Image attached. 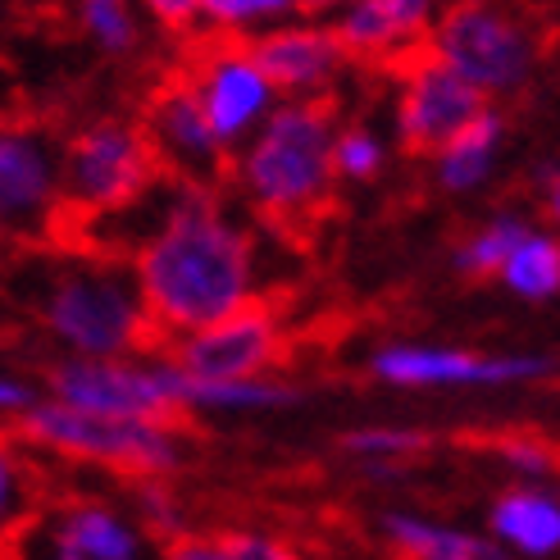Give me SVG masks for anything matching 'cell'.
<instances>
[{
  "instance_id": "1",
  "label": "cell",
  "mask_w": 560,
  "mask_h": 560,
  "mask_svg": "<svg viewBox=\"0 0 560 560\" xmlns=\"http://www.w3.org/2000/svg\"><path fill=\"white\" fill-rule=\"evenodd\" d=\"M115 214H132L142 223L96 219L82 223L73 237L128 260L160 347L260 296L256 237L229 210L219 187L160 174L132 206Z\"/></svg>"
},
{
  "instance_id": "2",
  "label": "cell",
  "mask_w": 560,
  "mask_h": 560,
  "mask_svg": "<svg viewBox=\"0 0 560 560\" xmlns=\"http://www.w3.org/2000/svg\"><path fill=\"white\" fill-rule=\"evenodd\" d=\"M0 283L65 355H137L160 347L128 260L78 237L0 250Z\"/></svg>"
},
{
  "instance_id": "3",
  "label": "cell",
  "mask_w": 560,
  "mask_h": 560,
  "mask_svg": "<svg viewBox=\"0 0 560 560\" xmlns=\"http://www.w3.org/2000/svg\"><path fill=\"white\" fill-rule=\"evenodd\" d=\"M338 105L324 101H278L265 124L229 160V183L265 223H311L332 196V137Z\"/></svg>"
},
{
  "instance_id": "4",
  "label": "cell",
  "mask_w": 560,
  "mask_h": 560,
  "mask_svg": "<svg viewBox=\"0 0 560 560\" xmlns=\"http://www.w3.org/2000/svg\"><path fill=\"white\" fill-rule=\"evenodd\" d=\"M19 438L42 456L109 469L119 479H174L187 460V438L178 424H151V419H105L50 401L46 392L37 406L19 419Z\"/></svg>"
},
{
  "instance_id": "5",
  "label": "cell",
  "mask_w": 560,
  "mask_h": 560,
  "mask_svg": "<svg viewBox=\"0 0 560 560\" xmlns=\"http://www.w3.org/2000/svg\"><path fill=\"white\" fill-rule=\"evenodd\" d=\"M424 50L497 105L534 82L542 37L515 0H452L442 5Z\"/></svg>"
},
{
  "instance_id": "6",
  "label": "cell",
  "mask_w": 560,
  "mask_h": 560,
  "mask_svg": "<svg viewBox=\"0 0 560 560\" xmlns=\"http://www.w3.org/2000/svg\"><path fill=\"white\" fill-rule=\"evenodd\" d=\"M160 178L155 151L137 119H92L60 137V206L65 237L132 206Z\"/></svg>"
},
{
  "instance_id": "7",
  "label": "cell",
  "mask_w": 560,
  "mask_h": 560,
  "mask_svg": "<svg viewBox=\"0 0 560 560\" xmlns=\"http://www.w3.org/2000/svg\"><path fill=\"white\" fill-rule=\"evenodd\" d=\"M46 397L105 419L178 424L187 415L183 374L164 347L137 355H60L46 370Z\"/></svg>"
},
{
  "instance_id": "8",
  "label": "cell",
  "mask_w": 560,
  "mask_h": 560,
  "mask_svg": "<svg viewBox=\"0 0 560 560\" xmlns=\"http://www.w3.org/2000/svg\"><path fill=\"white\" fill-rule=\"evenodd\" d=\"M65 237L60 137L37 119H0V250Z\"/></svg>"
},
{
  "instance_id": "9",
  "label": "cell",
  "mask_w": 560,
  "mask_h": 560,
  "mask_svg": "<svg viewBox=\"0 0 560 560\" xmlns=\"http://www.w3.org/2000/svg\"><path fill=\"white\" fill-rule=\"evenodd\" d=\"M19 560H155V542L128 506L73 492L46 497L37 520L14 547Z\"/></svg>"
},
{
  "instance_id": "10",
  "label": "cell",
  "mask_w": 560,
  "mask_h": 560,
  "mask_svg": "<svg viewBox=\"0 0 560 560\" xmlns=\"http://www.w3.org/2000/svg\"><path fill=\"white\" fill-rule=\"evenodd\" d=\"M183 78L191 82V92H196V101H201L214 137L229 151H237L246 137L265 124L269 109L278 105L273 82L256 65L246 37L210 33L201 46L187 55Z\"/></svg>"
},
{
  "instance_id": "11",
  "label": "cell",
  "mask_w": 560,
  "mask_h": 560,
  "mask_svg": "<svg viewBox=\"0 0 560 560\" xmlns=\"http://www.w3.org/2000/svg\"><path fill=\"white\" fill-rule=\"evenodd\" d=\"M164 355L183 370V378L214 383V378H260L273 374L288 355V328L269 301H246L233 315H223L196 332L164 342Z\"/></svg>"
},
{
  "instance_id": "12",
  "label": "cell",
  "mask_w": 560,
  "mask_h": 560,
  "mask_svg": "<svg viewBox=\"0 0 560 560\" xmlns=\"http://www.w3.org/2000/svg\"><path fill=\"white\" fill-rule=\"evenodd\" d=\"M137 124H142L164 178L196 183V187H223L229 183L233 151L214 137V128H210L201 101H196V92H191V82L183 78V69L155 82Z\"/></svg>"
},
{
  "instance_id": "13",
  "label": "cell",
  "mask_w": 560,
  "mask_h": 560,
  "mask_svg": "<svg viewBox=\"0 0 560 560\" xmlns=\"http://www.w3.org/2000/svg\"><path fill=\"white\" fill-rule=\"evenodd\" d=\"M556 365L547 355L469 351L429 342H387L370 355V374L387 387H520L538 383Z\"/></svg>"
},
{
  "instance_id": "14",
  "label": "cell",
  "mask_w": 560,
  "mask_h": 560,
  "mask_svg": "<svg viewBox=\"0 0 560 560\" xmlns=\"http://www.w3.org/2000/svg\"><path fill=\"white\" fill-rule=\"evenodd\" d=\"M397 109H392V128H397V147L406 155H433L446 137H456L483 105V92L433 60L429 50H415L410 60L397 65Z\"/></svg>"
},
{
  "instance_id": "15",
  "label": "cell",
  "mask_w": 560,
  "mask_h": 560,
  "mask_svg": "<svg viewBox=\"0 0 560 560\" xmlns=\"http://www.w3.org/2000/svg\"><path fill=\"white\" fill-rule=\"evenodd\" d=\"M256 65L273 82L278 101H324L338 88V78L347 69V55L332 37L328 19H283L273 27L246 37Z\"/></svg>"
},
{
  "instance_id": "16",
  "label": "cell",
  "mask_w": 560,
  "mask_h": 560,
  "mask_svg": "<svg viewBox=\"0 0 560 560\" xmlns=\"http://www.w3.org/2000/svg\"><path fill=\"white\" fill-rule=\"evenodd\" d=\"M442 0H351L328 19L347 65H401L424 50Z\"/></svg>"
},
{
  "instance_id": "17",
  "label": "cell",
  "mask_w": 560,
  "mask_h": 560,
  "mask_svg": "<svg viewBox=\"0 0 560 560\" xmlns=\"http://www.w3.org/2000/svg\"><path fill=\"white\" fill-rule=\"evenodd\" d=\"M488 534L515 560H551L560 556V497L542 483L506 488L488 511Z\"/></svg>"
},
{
  "instance_id": "18",
  "label": "cell",
  "mask_w": 560,
  "mask_h": 560,
  "mask_svg": "<svg viewBox=\"0 0 560 560\" xmlns=\"http://www.w3.org/2000/svg\"><path fill=\"white\" fill-rule=\"evenodd\" d=\"M378 534L401 560H515L492 534H474L419 511H387L378 520Z\"/></svg>"
},
{
  "instance_id": "19",
  "label": "cell",
  "mask_w": 560,
  "mask_h": 560,
  "mask_svg": "<svg viewBox=\"0 0 560 560\" xmlns=\"http://www.w3.org/2000/svg\"><path fill=\"white\" fill-rule=\"evenodd\" d=\"M501 147H506V115L497 105H483L456 137L429 155L433 160V178L442 191L465 196V191H479L488 183V174L497 170Z\"/></svg>"
},
{
  "instance_id": "20",
  "label": "cell",
  "mask_w": 560,
  "mask_h": 560,
  "mask_svg": "<svg viewBox=\"0 0 560 560\" xmlns=\"http://www.w3.org/2000/svg\"><path fill=\"white\" fill-rule=\"evenodd\" d=\"M46 506L37 452L19 438V429H0V551L19 547L27 524Z\"/></svg>"
},
{
  "instance_id": "21",
  "label": "cell",
  "mask_w": 560,
  "mask_h": 560,
  "mask_svg": "<svg viewBox=\"0 0 560 560\" xmlns=\"http://www.w3.org/2000/svg\"><path fill=\"white\" fill-rule=\"evenodd\" d=\"M296 401H301V392L292 383H283L278 374L214 378V383L183 378V406H187V415H265V410H288Z\"/></svg>"
},
{
  "instance_id": "22",
  "label": "cell",
  "mask_w": 560,
  "mask_h": 560,
  "mask_svg": "<svg viewBox=\"0 0 560 560\" xmlns=\"http://www.w3.org/2000/svg\"><path fill=\"white\" fill-rule=\"evenodd\" d=\"M497 278L520 301H551L560 292V237H551L542 229H528L515 242V250L506 256Z\"/></svg>"
},
{
  "instance_id": "23",
  "label": "cell",
  "mask_w": 560,
  "mask_h": 560,
  "mask_svg": "<svg viewBox=\"0 0 560 560\" xmlns=\"http://www.w3.org/2000/svg\"><path fill=\"white\" fill-rule=\"evenodd\" d=\"M78 27L88 33V42L105 55H132L142 46V14L137 0H73Z\"/></svg>"
},
{
  "instance_id": "24",
  "label": "cell",
  "mask_w": 560,
  "mask_h": 560,
  "mask_svg": "<svg viewBox=\"0 0 560 560\" xmlns=\"http://www.w3.org/2000/svg\"><path fill=\"white\" fill-rule=\"evenodd\" d=\"M429 446L424 433H415V429H401V424H365V429H351L342 438V452L351 460H360L370 474H392V469H401L406 460H415L419 452Z\"/></svg>"
},
{
  "instance_id": "25",
  "label": "cell",
  "mask_w": 560,
  "mask_h": 560,
  "mask_svg": "<svg viewBox=\"0 0 560 560\" xmlns=\"http://www.w3.org/2000/svg\"><path fill=\"white\" fill-rule=\"evenodd\" d=\"M528 233V219L520 214H497L488 219L483 229H474L460 246H456V269L465 278H497L501 265H506V256L515 250V242Z\"/></svg>"
},
{
  "instance_id": "26",
  "label": "cell",
  "mask_w": 560,
  "mask_h": 560,
  "mask_svg": "<svg viewBox=\"0 0 560 560\" xmlns=\"http://www.w3.org/2000/svg\"><path fill=\"white\" fill-rule=\"evenodd\" d=\"M283 19H296V0H201V27L223 37H250Z\"/></svg>"
},
{
  "instance_id": "27",
  "label": "cell",
  "mask_w": 560,
  "mask_h": 560,
  "mask_svg": "<svg viewBox=\"0 0 560 560\" xmlns=\"http://www.w3.org/2000/svg\"><path fill=\"white\" fill-rule=\"evenodd\" d=\"M137 524L151 534V542H170L178 534H187V506H183V497L174 492L170 479H137L132 483V506Z\"/></svg>"
},
{
  "instance_id": "28",
  "label": "cell",
  "mask_w": 560,
  "mask_h": 560,
  "mask_svg": "<svg viewBox=\"0 0 560 560\" xmlns=\"http://www.w3.org/2000/svg\"><path fill=\"white\" fill-rule=\"evenodd\" d=\"M383 164H387V147L374 128L365 124L338 128V137H332V174L347 183H370L383 174Z\"/></svg>"
},
{
  "instance_id": "29",
  "label": "cell",
  "mask_w": 560,
  "mask_h": 560,
  "mask_svg": "<svg viewBox=\"0 0 560 560\" xmlns=\"http://www.w3.org/2000/svg\"><path fill=\"white\" fill-rule=\"evenodd\" d=\"M497 460L506 465V469L515 474V479H524V483H542L547 474H556V465H560L556 446H551V442H542V438H534V433L501 438V442H497Z\"/></svg>"
},
{
  "instance_id": "30",
  "label": "cell",
  "mask_w": 560,
  "mask_h": 560,
  "mask_svg": "<svg viewBox=\"0 0 560 560\" xmlns=\"http://www.w3.org/2000/svg\"><path fill=\"white\" fill-rule=\"evenodd\" d=\"M229 560H311L296 542L265 534V528H237V534H223Z\"/></svg>"
},
{
  "instance_id": "31",
  "label": "cell",
  "mask_w": 560,
  "mask_h": 560,
  "mask_svg": "<svg viewBox=\"0 0 560 560\" xmlns=\"http://www.w3.org/2000/svg\"><path fill=\"white\" fill-rule=\"evenodd\" d=\"M155 560H229V547H223V534H196V528H187V534L160 542Z\"/></svg>"
},
{
  "instance_id": "32",
  "label": "cell",
  "mask_w": 560,
  "mask_h": 560,
  "mask_svg": "<svg viewBox=\"0 0 560 560\" xmlns=\"http://www.w3.org/2000/svg\"><path fill=\"white\" fill-rule=\"evenodd\" d=\"M137 5L164 33H196L201 27V0H137Z\"/></svg>"
},
{
  "instance_id": "33",
  "label": "cell",
  "mask_w": 560,
  "mask_h": 560,
  "mask_svg": "<svg viewBox=\"0 0 560 560\" xmlns=\"http://www.w3.org/2000/svg\"><path fill=\"white\" fill-rule=\"evenodd\" d=\"M37 383H27L10 370H0V424H19V419L37 406Z\"/></svg>"
},
{
  "instance_id": "34",
  "label": "cell",
  "mask_w": 560,
  "mask_h": 560,
  "mask_svg": "<svg viewBox=\"0 0 560 560\" xmlns=\"http://www.w3.org/2000/svg\"><path fill=\"white\" fill-rule=\"evenodd\" d=\"M342 5H351V0H296V14L301 19H332Z\"/></svg>"
},
{
  "instance_id": "35",
  "label": "cell",
  "mask_w": 560,
  "mask_h": 560,
  "mask_svg": "<svg viewBox=\"0 0 560 560\" xmlns=\"http://www.w3.org/2000/svg\"><path fill=\"white\" fill-rule=\"evenodd\" d=\"M547 214H551V223H560V174L547 187Z\"/></svg>"
}]
</instances>
